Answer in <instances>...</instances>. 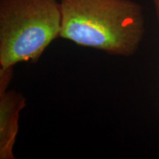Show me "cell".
<instances>
[{
    "instance_id": "cell-3",
    "label": "cell",
    "mask_w": 159,
    "mask_h": 159,
    "mask_svg": "<svg viewBox=\"0 0 159 159\" xmlns=\"http://www.w3.org/2000/svg\"><path fill=\"white\" fill-rule=\"evenodd\" d=\"M13 75V67L0 69V159H15L20 112L26 106L21 93L8 89Z\"/></svg>"
},
{
    "instance_id": "cell-1",
    "label": "cell",
    "mask_w": 159,
    "mask_h": 159,
    "mask_svg": "<svg viewBox=\"0 0 159 159\" xmlns=\"http://www.w3.org/2000/svg\"><path fill=\"white\" fill-rule=\"evenodd\" d=\"M60 38L116 56L138 50L145 33L142 7L133 0H61Z\"/></svg>"
},
{
    "instance_id": "cell-4",
    "label": "cell",
    "mask_w": 159,
    "mask_h": 159,
    "mask_svg": "<svg viewBox=\"0 0 159 159\" xmlns=\"http://www.w3.org/2000/svg\"><path fill=\"white\" fill-rule=\"evenodd\" d=\"M152 1L154 5L155 11H156L157 19H158V21L159 23V0H152Z\"/></svg>"
},
{
    "instance_id": "cell-2",
    "label": "cell",
    "mask_w": 159,
    "mask_h": 159,
    "mask_svg": "<svg viewBox=\"0 0 159 159\" xmlns=\"http://www.w3.org/2000/svg\"><path fill=\"white\" fill-rule=\"evenodd\" d=\"M58 0H0V69L36 62L60 38Z\"/></svg>"
}]
</instances>
